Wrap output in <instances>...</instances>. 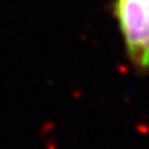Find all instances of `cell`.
Wrapping results in <instances>:
<instances>
[{
  "label": "cell",
  "mask_w": 149,
  "mask_h": 149,
  "mask_svg": "<svg viewBox=\"0 0 149 149\" xmlns=\"http://www.w3.org/2000/svg\"><path fill=\"white\" fill-rule=\"evenodd\" d=\"M113 15L128 64L137 74L149 73V0H114Z\"/></svg>",
  "instance_id": "cell-1"
}]
</instances>
